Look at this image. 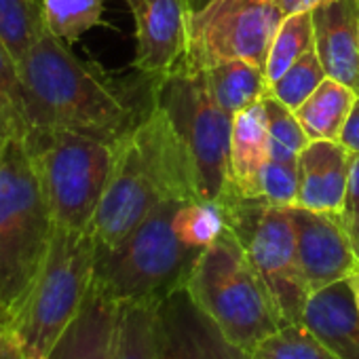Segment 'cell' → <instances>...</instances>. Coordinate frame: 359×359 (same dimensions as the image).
Returning <instances> with one entry per match:
<instances>
[{
  "mask_svg": "<svg viewBox=\"0 0 359 359\" xmlns=\"http://www.w3.org/2000/svg\"><path fill=\"white\" fill-rule=\"evenodd\" d=\"M315 49V26H313V13H296L283 18L281 26L275 32V39L271 43L264 72L269 87L285 72L290 66H294L302 55Z\"/></svg>",
  "mask_w": 359,
  "mask_h": 359,
  "instance_id": "44dd1931",
  "label": "cell"
},
{
  "mask_svg": "<svg viewBox=\"0 0 359 359\" xmlns=\"http://www.w3.org/2000/svg\"><path fill=\"white\" fill-rule=\"evenodd\" d=\"M344 226L348 231V237H351V243H353V250H355V256L359 260V218H344Z\"/></svg>",
  "mask_w": 359,
  "mask_h": 359,
  "instance_id": "e575fe53",
  "label": "cell"
},
{
  "mask_svg": "<svg viewBox=\"0 0 359 359\" xmlns=\"http://www.w3.org/2000/svg\"><path fill=\"white\" fill-rule=\"evenodd\" d=\"M41 5L45 30L72 47L85 32L102 24L106 0H41Z\"/></svg>",
  "mask_w": 359,
  "mask_h": 359,
  "instance_id": "7402d4cb",
  "label": "cell"
},
{
  "mask_svg": "<svg viewBox=\"0 0 359 359\" xmlns=\"http://www.w3.org/2000/svg\"><path fill=\"white\" fill-rule=\"evenodd\" d=\"M357 97L359 95L351 87L325 76V81L311 93V97L294 112L309 142H340V135Z\"/></svg>",
  "mask_w": 359,
  "mask_h": 359,
  "instance_id": "d6986e66",
  "label": "cell"
},
{
  "mask_svg": "<svg viewBox=\"0 0 359 359\" xmlns=\"http://www.w3.org/2000/svg\"><path fill=\"white\" fill-rule=\"evenodd\" d=\"M348 283L353 287V294H355V300H357V306H359V266L353 271V275L348 277Z\"/></svg>",
  "mask_w": 359,
  "mask_h": 359,
  "instance_id": "74e56055",
  "label": "cell"
},
{
  "mask_svg": "<svg viewBox=\"0 0 359 359\" xmlns=\"http://www.w3.org/2000/svg\"><path fill=\"white\" fill-rule=\"evenodd\" d=\"M55 220L22 137L0 144V306L24 304L47 256Z\"/></svg>",
  "mask_w": 359,
  "mask_h": 359,
  "instance_id": "3957f363",
  "label": "cell"
},
{
  "mask_svg": "<svg viewBox=\"0 0 359 359\" xmlns=\"http://www.w3.org/2000/svg\"><path fill=\"white\" fill-rule=\"evenodd\" d=\"M351 150L342 142L315 140L298 156V203L311 212L342 214Z\"/></svg>",
  "mask_w": 359,
  "mask_h": 359,
  "instance_id": "5bb4252c",
  "label": "cell"
},
{
  "mask_svg": "<svg viewBox=\"0 0 359 359\" xmlns=\"http://www.w3.org/2000/svg\"><path fill=\"white\" fill-rule=\"evenodd\" d=\"M302 323L336 359H359V306L348 279L313 292Z\"/></svg>",
  "mask_w": 359,
  "mask_h": 359,
  "instance_id": "e0dca14e",
  "label": "cell"
},
{
  "mask_svg": "<svg viewBox=\"0 0 359 359\" xmlns=\"http://www.w3.org/2000/svg\"><path fill=\"white\" fill-rule=\"evenodd\" d=\"M262 201L275 208H296L298 203V161H269L262 171Z\"/></svg>",
  "mask_w": 359,
  "mask_h": 359,
  "instance_id": "f546056e",
  "label": "cell"
},
{
  "mask_svg": "<svg viewBox=\"0 0 359 359\" xmlns=\"http://www.w3.org/2000/svg\"><path fill=\"white\" fill-rule=\"evenodd\" d=\"M313 26L325 74L359 95V0H334L315 9Z\"/></svg>",
  "mask_w": 359,
  "mask_h": 359,
  "instance_id": "9a60e30c",
  "label": "cell"
},
{
  "mask_svg": "<svg viewBox=\"0 0 359 359\" xmlns=\"http://www.w3.org/2000/svg\"><path fill=\"white\" fill-rule=\"evenodd\" d=\"M325 76L327 74L321 66V60L313 49L306 55H302L294 66H290V70H285L269 87V93L285 108L296 112L311 97V93L325 81Z\"/></svg>",
  "mask_w": 359,
  "mask_h": 359,
  "instance_id": "4316f807",
  "label": "cell"
},
{
  "mask_svg": "<svg viewBox=\"0 0 359 359\" xmlns=\"http://www.w3.org/2000/svg\"><path fill=\"white\" fill-rule=\"evenodd\" d=\"M248 359H336L332 351L300 321L285 323L260 340Z\"/></svg>",
  "mask_w": 359,
  "mask_h": 359,
  "instance_id": "cb8c5ba5",
  "label": "cell"
},
{
  "mask_svg": "<svg viewBox=\"0 0 359 359\" xmlns=\"http://www.w3.org/2000/svg\"><path fill=\"white\" fill-rule=\"evenodd\" d=\"M330 3H334V0H277L283 18L296 15V13H313L315 9L325 7Z\"/></svg>",
  "mask_w": 359,
  "mask_h": 359,
  "instance_id": "d6a6232c",
  "label": "cell"
},
{
  "mask_svg": "<svg viewBox=\"0 0 359 359\" xmlns=\"http://www.w3.org/2000/svg\"><path fill=\"white\" fill-rule=\"evenodd\" d=\"M226 226L224 214L218 203L187 199L175 212V231L189 245L205 250Z\"/></svg>",
  "mask_w": 359,
  "mask_h": 359,
  "instance_id": "83f0119b",
  "label": "cell"
},
{
  "mask_svg": "<svg viewBox=\"0 0 359 359\" xmlns=\"http://www.w3.org/2000/svg\"><path fill=\"white\" fill-rule=\"evenodd\" d=\"M97 245L89 231L55 224L41 271L13 315L26 359H47L79 315L95 271Z\"/></svg>",
  "mask_w": 359,
  "mask_h": 359,
  "instance_id": "8992f818",
  "label": "cell"
},
{
  "mask_svg": "<svg viewBox=\"0 0 359 359\" xmlns=\"http://www.w3.org/2000/svg\"><path fill=\"white\" fill-rule=\"evenodd\" d=\"M271 161L264 102H256L233 118L231 135V195L262 197V171Z\"/></svg>",
  "mask_w": 359,
  "mask_h": 359,
  "instance_id": "ac0fdd59",
  "label": "cell"
},
{
  "mask_svg": "<svg viewBox=\"0 0 359 359\" xmlns=\"http://www.w3.org/2000/svg\"><path fill=\"white\" fill-rule=\"evenodd\" d=\"M156 104L182 140L199 201L220 203L231 195L233 116L216 102L205 72L187 66L156 81Z\"/></svg>",
  "mask_w": 359,
  "mask_h": 359,
  "instance_id": "ba28073f",
  "label": "cell"
},
{
  "mask_svg": "<svg viewBox=\"0 0 359 359\" xmlns=\"http://www.w3.org/2000/svg\"><path fill=\"white\" fill-rule=\"evenodd\" d=\"M0 112L9 123L13 135L22 137L28 133L26 106H24V85L20 76V64L0 39Z\"/></svg>",
  "mask_w": 359,
  "mask_h": 359,
  "instance_id": "f1b7e54d",
  "label": "cell"
},
{
  "mask_svg": "<svg viewBox=\"0 0 359 359\" xmlns=\"http://www.w3.org/2000/svg\"><path fill=\"white\" fill-rule=\"evenodd\" d=\"M45 34L41 0H0V39L20 62Z\"/></svg>",
  "mask_w": 359,
  "mask_h": 359,
  "instance_id": "603a6c76",
  "label": "cell"
},
{
  "mask_svg": "<svg viewBox=\"0 0 359 359\" xmlns=\"http://www.w3.org/2000/svg\"><path fill=\"white\" fill-rule=\"evenodd\" d=\"M118 323L121 302L108 298L91 283L79 315L47 359H116Z\"/></svg>",
  "mask_w": 359,
  "mask_h": 359,
  "instance_id": "2e32d148",
  "label": "cell"
},
{
  "mask_svg": "<svg viewBox=\"0 0 359 359\" xmlns=\"http://www.w3.org/2000/svg\"><path fill=\"white\" fill-rule=\"evenodd\" d=\"M30 127L62 129L121 142L154 108V76H116L81 60L47 30L18 62Z\"/></svg>",
  "mask_w": 359,
  "mask_h": 359,
  "instance_id": "6da1fadb",
  "label": "cell"
},
{
  "mask_svg": "<svg viewBox=\"0 0 359 359\" xmlns=\"http://www.w3.org/2000/svg\"><path fill=\"white\" fill-rule=\"evenodd\" d=\"M218 205L224 222L237 233L252 264L266 283L283 323H300L311 290L300 269L290 210L237 195H229Z\"/></svg>",
  "mask_w": 359,
  "mask_h": 359,
  "instance_id": "9c48e42d",
  "label": "cell"
},
{
  "mask_svg": "<svg viewBox=\"0 0 359 359\" xmlns=\"http://www.w3.org/2000/svg\"><path fill=\"white\" fill-rule=\"evenodd\" d=\"M296 233L298 260L304 281L313 292L348 279L359 266L342 214L287 208Z\"/></svg>",
  "mask_w": 359,
  "mask_h": 359,
  "instance_id": "4fadbf2b",
  "label": "cell"
},
{
  "mask_svg": "<svg viewBox=\"0 0 359 359\" xmlns=\"http://www.w3.org/2000/svg\"><path fill=\"white\" fill-rule=\"evenodd\" d=\"M281 22L277 0H212L191 18V47L182 66L205 70L224 60L264 66Z\"/></svg>",
  "mask_w": 359,
  "mask_h": 359,
  "instance_id": "30bf717a",
  "label": "cell"
},
{
  "mask_svg": "<svg viewBox=\"0 0 359 359\" xmlns=\"http://www.w3.org/2000/svg\"><path fill=\"white\" fill-rule=\"evenodd\" d=\"M156 302H121L116 359H154Z\"/></svg>",
  "mask_w": 359,
  "mask_h": 359,
  "instance_id": "d4e9b609",
  "label": "cell"
},
{
  "mask_svg": "<svg viewBox=\"0 0 359 359\" xmlns=\"http://www.w3.org/2000/svg\"><path fill=\"white\" fill-rule=\"evenodd\" d=\"M184 3H187V7H189L191 18H195L197 13H201V11L212 3V0H184Z\"/></svg>",
  "mask_w": 359,
  "mask_h": 359,
  "instance_id": "d590c367",
  "label": "cell"
},
{
  "mask_svg": "<svg viewBox=\"0 0 359 359\" xmlns=\"http://www.w3.org/2000/svg\"><path fill=\"white\" fill-rule=\"evenodd\" d=\"M135 26V72L163 79L184 64L191 47V13L184 0H125Z\"/></svg>",
  "mask_w": 359,
  "mask_h": 359,
  "instance_id": "7c38bea8",
  "label": "cell"
},
{
  "mask_svg": "<svg viewBox=\"0 0 359 359\" xmlns=\"http://www.w3.org/2000/svg\"><path fill=\"white\" fill-rule=\"evenodd\" d=\"M264 110H266V129H269V148L273 161H287L296 163L300 152L306 148L309 137L298 123L296 114L277 102L271 93L264 95Z\"/></svg>",
  "mask_w": 359,
  "mask_h": 359,
  "instance_id": "484cf974",
  "label": "cell"
},
{
  "mask_svg": "<svg viewBox=\"0 0 359 359\" xmlns=\"http://www.w3.org/2000/svg\"><path fill=\"white\" fill-rule=\"evenodd\" d=\"M11 135H13V131H11V127H9V123L5 121L3 112H0V144H3L5 140H9Z\"/></svg>",
  "mask_w": 359,
  "mask_h": 359,
  "instance_id": "8d00e7d4",
  "label": "cell"
},
{
  "mask_svg": "<svg viewBox=\"0 0 359 359\" xmlns=\"http://www.w3.org/2000/svg\"><path fill=\"white\" fill-rule=\"evenodd\" d=\"M340 142L351 150V152H359V97L351 110V116L344 125V131L340 135Z\"/></svg>",
  "mask_w": 359,
  "mask_h": 359,
  "instance_id": "836d02e7",
  "label": "cell"
},
{
  "mask_svg": "<svg viewBox=\"0 0 359 359\" xmlns=\"http://www.w3.org/2000/svg\"><path fill=\"white\" fill-rule=\"evenodd\" d=\"M187 199H167L121 243L95 254L93 285L116 302H158L187 287L203 254L175 231V212Z\"/></svg>",
  "mask_w": 359,
  "mask_h": 359,
  "instance_id": "277c9868",
  "label": "cell"
},
{
  "mask_svg": "<svg viewBox=\"0 0 359 359\" xmlns=\"http://www.w3.org/2000/svg\"><path fill=\"white\" fill-rule=\"evenodd\" d=\"M344 218H359V152H351V167H348V187H346V201H344Z\"/></svg>",
  "mask_w": 359,
  "mask_h": 359,
  "instance_id": "1f68e13d",
  "label": "cell"
},
{
  "mask_svg": "<svg viewBox=\"0 0 359 359\" xmlns=\"http://www.w3.org/2000/svg\"><path fill=\"white\" fill-rule=\"evenodd\" d=\"M24 144L55 224L89 231L112 173L118 142L30 127Z\"/></svg>",
  "mask_w": 359,
  "mask_h": 359,
  "instance_id": "52a82bcc",
  "label": "cell"
},
{
  "mask_svg": "<svg viewBox=\"0 0 359 359\" xmlns=\"http://www.w3.org/2000/svg\"><path fill=\"white\" fill-rule=\"evenodd\" d=\"M0 359H26L15 319L5 306H0Z\"/></svg>",
  "mask_w": 359,
  "mask_h": 359,
  "instance_id": "4dcf8cb0",
  "label": "cell"
},
{
  "mask_svg": "<svg viewBox=\"0 0 359 359\" xmlns=\"http://www.w3.org/2000/svg\"><path fill=\"white\" fill-rule=\"evenodd\" d=\"M154 359H248L180 287L154 306Z\"/></svg>",
  "mask_w": 359,
  "mask_h": 359,
  "instance_id": "8fae6325",
  "label": "cell"
},
{
  "mask_svg": "<svg viewBox=\"0 0 359 359\" xmlns=\"http://www.w3.org/2000/svg\"><path fill=\"white\" fill-rule=\"evenodd\" d=\"M197 199L189 152L165 110L152 112L116 144V158L89 233L100 250L121 243L167 199Z\"/></svg>",
  "mask_w": 359,
  "mask_h": 359,
  "instance_id": "7a4b0ae2",
  "label": "cell"
},
{
  "mask_svg": "<svg viewBox=\"0 0 359 359\" xmlns=\"http://www.w3.org/2000/svg\"><path fill=\"white\" fill-rule=\"evenodd\" d=\"M203 72L216 102L233 118L241 110L264 100L269 93L264 66L248 60H224L205 68Z\"/></svg>",
  "mask_w": 359,
  "mask_h": 359,
  "instance_id": "ffe728a7",
  "label": "cell"
},
{
  "mask_svg": "<svg viewBox=\"0 0 359 359\" xmlns=\"http://www.w3.org/2000/svg\"><path fill=\"white\" fill-rule=\"evenodd\" d=\"M187 290L218 330L245 353L285 325L266 283L229 224L199 256Z\"/></svg>",
  "mask_w": 359,
  "mask_h": 359,
  "instance_id": "5b68a950",
  "label": "cell"
}]
</instances>
